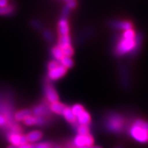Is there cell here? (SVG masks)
Segmentation results:
<instances>
[{"instance_id":"277c9868","label":"cell","mask_w":148,"mask_h":148,"mask_svg":"<svg viewBox=\"0 0 148 148\" xmlns=\"http://www.w3.org/2000/svg\"><path fill=\"white\" fill-rule=\"evenodd\" d=\"M94 144V139L90 134L86 135H77L74 138L69 147L79 148L81 147L92 146Z\"/></svg>"},{"instance_id":"8992f818","label":"cell","mask_w":148,"mask_h":148,"mask_svg":"<svg viewBox=\"0 0 148 148\" xmlns=\"http://www.w3.org/2000/svg\"><path fill=\"white\" fill-rule=\"evenodd\" d=\"M31 112H32V114L35 116H43L47 118L51 116V111L50 110L49 105L46 102L35 106Z\"/></svg>"},{"instance_id":"ac0fdd59","label":"cell","mask_w":148,"mask_h":148,"mask_svg":"<svg viewBox=\"0 0 148 148\" xmlns=\"http://www.w3.org/2000/svg\"><path fill=\"white\" fill-rule=\"evenodd\" d=\"M51 54H52V56L55 59V60L58 62H60V59L64 56L62 50L59 47L58 45L54 46V47H53L51 49Z\"/></svg>"},{"instance_id":"603a6c76","label":"cell","mask_w":148,"mask_h":148,"mask_svg":"<svg viewBox=\"0 0 148 148\" xmlns=\"http://www.w3.org/2000/svg\"><path fill=\"white\" fill-rule=\"evenodd\" d=\"M77 131V135H86L90 134V126H83V125H79L77 126V129L75 130Z\"/></svg>"},{"instance_id":"8fae6325","label":"cell","mask_w":148,"mask_h":148,"mask_svg":"<svg viewBox=\"0 0 148 148\" xmlns=\"http://www.w3.org/2000/svg\"><path fill=\"white\" fill-rule=\"evenodd\" d=\"M58 33L60 36L68 35L69 33V26L67 18L61 17L58 23Z\"/></svg>"},{"instance_id":"7402d4cb","label":"cell","mask_w":148,"mask_h":148,"mask_svg":"<svg viewBox=\"0 0 148 148\" xmlns=\"http://www.w3.org/2000/svg\"><path fill=\"white\" fill-rule=\"evenodd\" d=\"M23 122L26 126H36L37 125V117L33 115H30L23 120Z\"/></svg>"},{"instance_id":"6da1fadb","label":"cell","mask_w":148,"mask_h":148,"mask_svg":"<svg viewBox=\"0 0 148 148\" xmlns=\"http://www.w3.org/2000/svg\"><path fill=\"white\" fill-rule=\"evenodd\" d=\"M130 135L137 142L141 144L148 143V122L141 119L134 121L129 130Z\"/></svg>"},{"instance_id":"7a4b0ae2","label":"cell","mask_w":148,"mask_h":148,"mask_svg":"<svg viewBox=\"0 0 148 148\" xmlns=\"http://www.w3.org/2000/svg\"><path fill=\"white\" fill-rule=\"evenodd\" d=\"M104 126L111 133L120 134L125 127V118L117 113L110 112L104 120Z\"/></svg>"},{"instance_id":"f546056e","label":"cell","mask_w":148,"mask_h":148,"mask_svg":"<svg viewBox=\"0 0 148 148\" xmlns=\"http://www.w3.org/2000/svg\"><path fill=\"white\" fill-rule=\"evenodd\" d=\"M31 25H32V26L33 27V28L36 29V30H39V29L41 27V23H40L38 21H36V20L32 21V22H31Z\"/></svg>"},{"instance_id":"3957f363","label":"cell","mask_w":148,"mask_h":148,"mask_svg":"<svg viewBox=\"0 0 148 148\" xmlns=\"http://www.w3.org/2000/svg\"><path fill=\"white\" fill-rule=\"evenodd\" d=\"M135 38L133 39H126L120 36L118 40L114 49V54L116 56H123L128 53H131L135 47Z\"/></svg>"},{"instance_id":"ffe728a7","label":"cell","mask_w":148,"mask_h":148,"mask_svg":"<svg viewBox=\"0 0 148 148\" xmlns=\"http://www.w3.org/2000/svg\"><path fill=\"white\" fill-rule=\"evenodd\" d=\"M120 74H121V79L123 80L122 82V84L123 86H125L126 88H127L129 86V83H128V77H127V70H126V67H124L123 65H122L121 67H120Z\"/></svg>"},{"instance_id":"52a82bcc","label":"cell","mask_w":148,"mask_h":148,"mask_svg":"<svg viewBox=\"0 0 148 148\" xmlns=\"http://www.w3.org/2000/svg\"><path fill=\"white\" fill-rule=\"evenodd\" d=\"M66 72H67V69L66 67H64L63 66H62L61 64H60L54 69L49 70L47 77H48V79L50 80H58V79H61L62 76H65Z\"/></svg>"},{"instance_id":"836d02e7","label":"cell","mask_w":148,"mask_h":148,"mask_svg":"<svg viewBox=\"0 0 148 148\" xmlns=\"http://www.w3.org/2000/svg\"><path fill=\"white\" fill-rule=\"evenodd\" d=\"M8 148H17V146H14V145H10V146L8 147Z\"/></svg>"},{"instance_id":"4316f807","label":"cell","mask_w":148,"mask_h":148,"mask_svg":"<svg viewBox=\"0 0 148 148\" xmlns=\"http://www.w3.org/2000/svg\"><path fill=\"white\" fill-rule=\"evenodd\" d=\"M42 35H43L44 38H45V40H47V42H51L53 41V33L50 31V30H43Z\"/></svg>"},{"instance_id":"cb8c5ba5","label":"cell","mask_w":148,"mask_h":148,"mask_svg":"<svg viewBox=\"0 0 148 148\" xmlns=\"http://www.w3.org/2000/svg\"><path fill=\"white\" fill-rule=\"evenodd\" d=\"M71 111H72V113H73V114L75 115V117H77L80 113H81L84 110V107H83L82 105L78 104L72 106V107H71Z\"/></svg>"},{"instance_id":"30bf717a","label":"cell","mask_w":148,"mask_h":148,"mask_svg":"<svg viewBox=\"0 0 148 148\" xmlns=\"http://www.w3.org/2000/svg\"><path fill=\"white\" fill-rule=\"evenodd\" d=\"M42 136H43L42 132L38 130L30 131L27 135H26L27 142L31 143V144H36L38 141H39L42 138Z\"/></svg>"},{"instance_id":"d4e9b609","label":"cell","mask_w":148,"mask_h":148,"mask_svg":"<svg viewBox=\"0 0 148 148\" xmlns=\"http://www.w3.org/2000/svg\"><path fill=\"white\" fill-rule=\"evenodd\" d=\"M53 145L50 142H40L38 144H32V148H53Z\"/></svg>"},{"instance_id":"2e32d148","label":"cell","mask_w":148,"mask_h":148,"mask_svg":"<svg viewBox=\"0 0 148 148\" xmlns=\"http://www.w3.org/2000/svg\"><path fill=\"white\" fill-rule=\"evenodd\" d=\"M62 116H64V118L66 119V120H67L69 123L73 124L75 123V122H77L76 117H75V115L73 114L72 111H71V107H66V109L64 110L63 113H62Z\"/></svg>"},{"instance_id":"e0dca14e","label":"cell","mask_w":148,"mask_h":148,"mask_svg":"<svg viewBox=\"0 0 148 148\" xmlns=\"http://www.w3.org/2000/svg\"><path fill=\"white\" fill-rule=\"evenodd\" d=\"M71 37L68 34V35H63V36H60V38L58 40V46L61 49H62L63 48L66 47V46H69V45H71Z\"/></svg>"},{"instance_id":"44dd1931","label":"cell","mask_w":148,"mask_h":148,"mask_svg":"<svg viewBox=\"0 0 148 148\" xmlns=\"http://www.w3.org/2000/svg\"><path fill=\"white\" fill-rule=\"evenodd\" d=\"M15 8L12 5H8L5 7H0V15H9L14 12Z\"/></svg>"},{"instance_id":"5b68a950","label":"cell","mask_w":148,"mask_h":148,"mask_svg":"<svg viewBox=\"0 0 148 148\" xmlns=\"http://www.w3.org/2000/svg\"><path fill=\"white\" fill-rule=\"evenodd\" d=\"M6 138L8 140L11 145L14 146H20V145L26 144L27 140L25 135L18 132H7Z\"/></svg>"},{"instance_id":"83f0119b","label":"cell","mask_w":148,"mask_h":148,"mask_svg":"<svg viewBox=\"0 0 148 148\" xmlns=\"http://www.w3.org/2000/svg\"><path fill=\"white\" fill-rule=\"evenodd\" d=\"M62 50V52H63L64 56L71 57V56H72V55H73V54H74L73 48L71 47V45H69V46H66V47L63 48Z\"/></svg>"},{"instance_id":"f1b7e54d","label":"cell","mask_w":148,"mask_h":148,"mask_svg":"<svg viewBox=\"0 0 148 148\" xmlns=\"http://www.w3.org/2000/svg\"><path fill=\"white\" fill-rule=\"evenodd\" d=\"M58 65H60L58 61H56V60H52V61L49 62L48 64H47V69H48V71L49 70H51V69H54L56 68V67Z\"/></svg>"},{"instance_id":"9c48e42d","label":"cell","mask_w":148,"mask_h":148,"mask_svg":"<svg viewBox=\"0 0 148 148\" xmlns=\"http://www.w3.org/2000/svg\"><path fill=\"white\" fill-rule=\"evenodd\" d=\"M109 26L114 29L117 30H126L132 29V24L130 21H112L109 23Z\"/></svg>"},{"instance_id":"d590c367","label":"cell","mask_w":148,"mask_h":148,"mask_svg":"<svg viewBox=\"0 0 148 148\" xmlns=\"http://www.w3.org/2000/svg\"><path fill=\"white\" fill-rule=\"evenodd\" d=\"M69 148H75V147H69Z\"/></svg>"},{"instance_id":"484cf974","label":"cell","mask_w":148,"mask_h":148,"mask_svg":"<svg viewBox=\"0 0 148 148\" xmlns=\"http://www.w3.org/2000/svg\"><path fill=\"white\" fill-rule=\"evenodd\" d=\"M121 36L126 39H133L135 36V33L132 29H130V30H124L123 33Z\"/></svg>"},{"instance_id":"5bb4252c","label":"cell","mask_w":148,"mask_h":148,"mask_svg":"<svg viewBox=\"0 0 148 148\" xmlns=\"http://www.w3.org/2000/svg\"><path fill=\"white\" fill-rule=\"evenodd\" d=\"M142 39H143V36L141 33H139L138 34H135V47H134L133 50L132 51V52L130 53V56L131 57L135 56V55L138 53L139 50H140V48H141V42H142Z\"/></svg>"},{"instance_id":"d6986e66","label":"cell","mask_w":148,"mask_h":148,"mask_svg":"<svg viewBox=\"0 0 148 148\" xmlns=\"http://www.w3.org/2000/svg\"><path fill=\"white\" fill-rule=\"evenodd\" d=\"M59 63H60V64L63 66L64 67H66V69H69V68H71L74 66V62L71 58V57L63 56L60 59Z\"/></svg>"},{"instance_id":"9a60e30c","label":"cell","mask_w":148,"mask_h":148,"mask_svg":"<svg viewBox=\"0 0 148 148\" xmlns=\"http://www.w3.org/2000/svg\"><path fill=\"white\" fill-rule=\"evenodd\" d=\"M30 115H32V112L30 110L23 109V110H19L17 113H15L14 114V119L17 122H21Z\"/></svg>"},{"instance_id":"1f68e13d","label":"cell","mask_w":148,"mask_h":148,"mask_svg":"<svg viewBox=\"0 0 148 148\" xmlns=\"http://www.w3.org/2000/svg\"><path fill=\"white\" fill-rule=\"evenodd\" d=\"M8 5V0H0V7H5Z\"/></svg>"},{"instance_id":"4dcf8cb0","label":"cell","mask_w":148,"mask_h":148,"mask_svg":"<svg viewBox=\"0 0 148 148\" xmlns=\"http://www.w3.org/2000/svg\"><path fill=\"white\" fill-rule=\"evenodd\" d=\"M32 144L30 145L29 143H26V144H24V145L17 146V148H32Z\"/></svg>"},{"instance_id":"ba28073f","label":"cell","mask_w":148,"mask_h":148,"mask_svg":"<svg viewBox=\"0 0 148 148\" xmlns=\"http://www.w3.org/2000/svg\"><path fill=\"white\" fill-rule=\"evenodd\" d=\"M44 92H45V97H46L47 100L50 103H53V102L59 101L58 94H57L56 89L51 85H46L45 88H44Z\"/></svg>"},{"instance_id":"7c38bea8","label":"cell","mask_w":148,"mask_h":148,"mask_svg":"<svg viewBox=\"0 0 148 148\" xmlns=\"http://www.w3.org/2000/svg\"><path fill=\"white\" fill-rule=\"evenodd\" d=\"M76 120L79 125L90 126V122H91V116H90V113L84 110L76 117Z\"/></svg>"},{"instance_id":"d6a6232c","label":"cell","mask_w":148,"mask_h":148,"mask_svg":"<svg viewBox=\"0 0 148 148\" xmlns=\"http://www.w3.org/2000/svg\"><path fill=\"white\" fill-rule=\"evenodd\" d=\"M79 148H101L100 146H94V145H92V146H89V147H81Z\"/></svg>"},{"instance_id":"4fadbf2b","label":"cell","mask_w":148,"mask_h":148,"mask_svg":"<svg viewBox=\"0 0 148 148\" xmlns=\"http://www.w3.org/2000/svg\"><path fill=\"white\" fill-rule=\"evenodd\" d=\"M49 107L52 113H54L58 115H62V113L66 109V106L62 103H60V101H56V102L51 103V104L49 105Z\"/></svg>"},{"instance_id":"e575fe53","label":"cell","mask_w":148,"mask_h":148,"mask_svg":"<svg viewBox=\"0 0 148 148\" xmlns=\"http://www.w3.org/2000/svg\"><path fill=\"white\" fill-rule=\"evenodd\" d=\"M114 148H123V147H120V146H118V147H114Z\"/></svg>"}]
</instances>
